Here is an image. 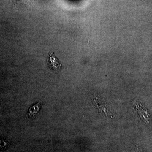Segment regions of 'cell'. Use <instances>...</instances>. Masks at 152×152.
<instances>
[{
  "instance_id": "obj_2",
  "label": "cell",
  "mask_w": 152,
  "mask_h": 152,
  "mask_svg": "<svg viewBox=\"0 0 152 152\" xmlns=\"http://www.w3.org/2000/svg\"><path fill=\"white\" fill-rule=\"evenodd\" d=\"M94 103L96 109H97L98 111L104 114L107 116L111 115L109 112V109H107V106L105 102H100L99 100V99L96 98V99H94Z\"/></svg>"
},
{
  "instance_id": "obj_1",
  "label": "cell",
  "mask_w": 152,
  "mask_h": 152,
  "mask_svg": "<svg viewBox=\"0 0 152 152\" xmlns=\"http://www.w3.org/2000/svg\"><path fill=\"white\" fill-rule=\"evenodd\" d=\"M48 63L50 67L54 70H58L61 69L62 67V65L60 63L59 60L58 59L53 53H49Z\"/></svg>"
},
{
  "instance_id": "obj_3",
  "label": "cell",
  "mask_w": 152,
  "mask_h": 152,
  "mask_svg": "<svg viewBox=\"0 0 152 152\" xmlns=\"http://www.w3.org/2000/svg\"><path fill=\"white\" fill-rule=\"evenodd\" d=\"M41 106L40 102H39L37 103L31 107L28 113L29 116L31 118H34L35 117L40 109Z\"/></svg>"
}]
</instances>
